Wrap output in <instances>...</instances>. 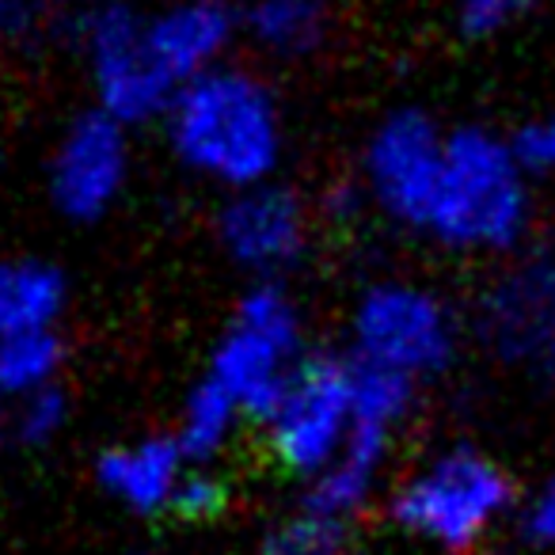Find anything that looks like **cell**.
I'll return each mask as SVG.
<instances>
[{"label": "cell", "instance_id": "obj_18", "mask_svg": "<svg viewBox=\"0 0 555 555\" xmlns=\"http://www.w3.org/2000/svg\"><path fill=\"white\" fill-rule=\"evenodd\" d=\"M255 555H354L350 521L297 506L289 517L270 525V532L259 540Z\"/></svg>", "mask_w": 555, "mask_h": 555}, {"label": "cell", "instance_id": "obj_10", "mask_svg": "<svg viewBox=\"0 0 555 555\" xmlns=\"http://www.w3.org/2000/svg\"><path fill=\"white\" fill-rule=\"evenodd\" d=\"M130 179L126 122L107 111H88L65 126L50 160V198L69 221H100Z\"/></svg>", "mask_w": 555, "mask_h": 555}, {"label": "cell", "instance_id": "obj_14", "mask_svg": "<svg viewBox=\"0 0 555 555\" xmlns=\"http://www.w3.org/2000/svg\"><path fill=\"white\" fill-rule=\"evenodd\" d=\"M69 301L65 274L47 259H0V335L57 327Z\"/></svg>", "mask_w": 555, "mask_h": 555}, {"label": "cell", "instance_id": "obj_12", "mask_svg": "<svg viewBox=\"0 0 555 555\" xmlns=\"http://www.w3.org/2000/svg\"><path fill=\"white\" fill-rule=\"evenodd\" d=\"M191 464L194 461L183 453L176 434L171 438L149 434V438L111 446L95 461V479L130 514L156 517V514H171L179 483L191 472Z\"/></svg>", "mask_w": 555, "mask_h": 555}, {"label": "cell", "instance_id": "obj_7", "mask_svg": "<svg viewBox=\"0 0 555 555\" xmlns=\"http://www.w3.org/2000/svg\"><path fill=\"white\" fill-rule=\"evenodd\" d=\"M100 111L126 126L164 118L179 88L149 47V20L126 0H103L80 24Z\"/></svg>", "mask_w": 555, "mask_h": 555}, {"label": "cell", "instance_id": "obj_4", "mask_svg": "<svg viewBox=\"0 0 555 555\" xmlns=\"http://www.w3.org/2000/svg\"><path fill=\"white\" fill-rule=\"evenodd\" d=\"M456 343L461 327L453 309L408 278H380L365 286L350 312V358L415 385L449 370Z\"/></svg>", "mask_w": 555, "mask_h": 555}, {"label": "cell", "instance_id": "obj_23", "mask_svg": "<svg viewBox=\"0 0 555 555\" xmlns=\"http://www.w3.org/2000/svg\"><path fill=\"white\" fill-rule=\"evenodd\" d=\"M525 532H529L532 544L555 547V479L544 483V491L529 502V509H525Z\"/></svg>", "mask_w": 555, "mask_h": 555}, {"label": "cell", "instance_id": "obj_22", "mask_svg": "<svg viewBox=\"0 0 555 555\" xmlns=\"http://www.w3.org/2000/svg\"><path fill=\"white\" fill-rule=\"evenodd\" d=\"M514 149L529 171H537V176H555V111L552 115L532 118L529 126H521V133L514 138Z\"/></svg>", "mask_w": 555, "mask_h": 555}, {"label": "cell", "instance_id": "obj_13", "mask_svg": "<svg viewBox=\"0 0 555 555\" xmlns=\"http://www.w3.org/2000/svg\"><path fill=\"white\" fill-rule=\"evenodd\" d=\"M232 39L236 16L224 0H183L149 20V47L176 88L224 65Z\"/></svg>", "mask_w": 555, "mask_h": 555}, {"label": "cell", "instance_id": "obj_2", "mask_svg": "<svg viewBox=\"0 0 555 555\" xmlns=\"http://www.w3.org/2000/svg\"><path fill=\"white\" fill-rule=\"evenodd\" d=\"M529 168L514 141L479 126L449 130L423 236L449 251H509L529 229Z\"/></svg>", "mask_w": 555, "mask_h": 555}, {"label": "cell", "instance_id": "obj_21", "mask_svg": "<svg viewBox=\"0 0 555 555\" xmlns=\"http://www.w3.org/2000/svg\"><path fill=\"white\" fill-rule=\"evenodd\" d=\"M224 502H229V491H224L221 479H217L206 464H191V472H186L183 483H179L171 514L183 517V521H209V517L221 514Z\"/></svg>", "mask_w": 555, "mask_h": 555}, {"label": "cell", "instance_id": "obj_9", "mask_svg": "<svg viewBox=\"0 0 555 555\" xmlns=\"http://www.w3.org/2000/svg\"><path fill=\"white\" fill-rule=\"evenodd\" d=\"M479 335L506 362L555 377V251L517 262L487 289Z\"/></svg>", "mask_w": 555, "mask_h": 555}, {"label": "cell", "instance_id": "obj_16", "mask_svg": "<svg viewBox=\"0 0 555 555\" xmlns=\"http://www.w3.org/2000/svg\"><path fill=\"white\" fill-rule=\"evenodd\" d=\"M247 415L240 411V403L217 380L202 377L183 400L176 441L194 464H209L217 453H224V446L232 441V434H236V426Z\"/></svg>", "mask_w": 555, "mask_h": 555}, {"label": "cell", "instance_id": "obj_6", "mask_svg": "<svg viewBox=\"0 0 555 555\" xmlns=\"http://www.w3.org/2000/svg\"><path fill=\"white\" fill-rule=\"evenodd\" d=\"M267 449L289 476H312L339 461L354 434V362L335 354L305 358L286 392L262 415Z\"/></svg>", "mask_w": 555, "mask_h": 555}, {"label": "cell", "instance_id": "obj_1", "mask_svg": "<svg viewBox=\"0 0 555 555\" xmlns=\"http://www.w3.org/2000/svg\"><path fill=\"white\" fill-rule=\"evenodd\" d=\"M164 118L183 168L229 194L270 183L286 153L274 92L240 65H217L186 80Z\"/></svg>", "mask_w": 555, "mask_h": 555}, {"label": "cell", "instance_id": "obj_15", "mask_svg": "<svg viewBox=\"0 0 555 555\" xmlns=\"http://www.w3.org/2000/svg\"><path fill=\"white\" fill-rule=\"evenodd\" d=\"M335 24L332 0H255L244 16L255 47L282 62L317 54Z\"/></svg>", "mask_w": 555, "mask_h": 555}, {"label": "cell", "instance_id": "obj_24", "mask_svg": "<svg viewBox=\"0 0 555 555\" xmlns=\"http://www.w3.org/2000/svg\"><path fill=\"white\" fill-rule=\"evenodd\" d=\"M4 403H9V400H4V396H0V446H4V434L12 430V411L4 408Z\"/></svg>", "mask_w": 555, "mask_h": 555}, {"label": "cell", "instance_id": "obj_25", "mask_svg": "<svg viewBox=\"0 0 555 555\" xmlns=\"http://www.w3.org/2000/svg\"><path fill=\"white\" fill-rule=\"evenodd\" d=\"M0 39H4V31H0Z\"/></svg>", "mask_w": 555, "mask_h": 555}, {"label": "cell", "instance_id": "obj_20", "mask_svg": "<svg viewBox=\"0 0 555 555\" xmlns=\"http://www.w3.org/2000/svg\"><path fill=\"white\" fill-rule=\"evenodd\" d=\"M540 0H453V16L468 39H491V35L525 20Z\"/></svg>", "mask_w": 555, "mask_h": 555}, {"label": "cell", "instance_id": "obj_5", "mask_svg": "<svg viewBox=\"0 0 555 555\" xmlns=\"http://www.w3.org/2000/svg\"><path fill=\"white\" fill-rule=\"evenodd\" d=\"M305 358L309 354H305L301 309L286 289L262 282L236 305L229 327L214 347L206 377L217 380L247 418L262 423V415L286 392Z\"/></svg>", "mask_w": 555, "mask_h": 555}, {"label": "cell", "instance_id": "obj_11", "mask_svg": "<svg viewBox=\"0 0 555 555\" xmlns=\"http://www.w3.org/2000/svg\"><path fill=\"white\" fill-rule=\"evenodd\" d=\"M217 240L236 267L270 278L305 259L312 244V214L301 194L270 179L229 194L217 214Z\"/></svg>", "mask_w": 555, "mask_h": 555}, {"label": "cell", "instance_id": "obj_8", "mask_svg": "<svg viewBox=\"0 0 555 555\" xmlns=\"http://www.w3.org/2000/svg\"><path fill=\"white\" fill-rule=\"evenodd\" d=\"M449 130H441L426 111L403 107L380 118L362 153V186L370 206L392 224L423 236L434 186L446 160Z\"/></svg>", "mask_w": 555, "mask_h": 555}, {"label": "cell", "instance_id": "obj_17", "mask_svg": "<svg viewBox=\"0 0 555 555\" xmlns=\"http://www.w3.org/2000/svg\"><path fill=\"white\" fill-rule=\"evenodd\" d=\"M62 362L65 350L54 327L0 335V396L16 403L24 396L57 385Z\"/></svg>", "mask_w": 555, "mask_h": 555}, {"label": "cell", "instance_id": "obj_3", "mask_svg": "<svg viewBox=\"0 0 555 555\" xmlns=\"http://www.w3.org/2000/svg\"><path fill=\"white\" fill-rule=\"evenodd\" d=\"M514 509V483L487 453L449 446L400 479L388 517L408 540L438 552H472Z\"/></svg>", "mask_w": 555, "mask_h": 555}, {"label": "cell", "instance_id": "obj_19", "mask_svg": "<svg viewBox=\"0 0 555 555\" xmlns=\"http://www.w3.org/2000/svg\"><path fill=\"white\" fill-rule=\"evenodd\" d=\"M69 423V400L57 385L42 388V392H31L24 400H16V411H12V430H16L20 441L27 446H47Z\"/></svg>", "mask_w": 555, "mask_h": 555}]
</instances>
